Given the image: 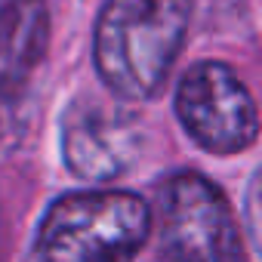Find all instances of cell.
Wrapping results in <instances>:
<instances>
[{
  "label": "cell",
  "instance_id": "1",
  "mask_svg": "<svg viewBox=\"0 0 262 262\" xmlns=\"http://www.w3.org/2000/svg\"><path fill=\"white\" fill-rule=\"evenodd\" d=\"M188 0H108L96 22L93 59L102 83L123 102L161 93L182 50Z\"/></svg>",
  "mask_w": 262,
  "mask_h": 262
},
{
  "label": "cell",
  "instance_id": "2",
  "mask_svg": "<svg viewBox=\"0 0 262 262\" xmlns=\"http://www.w3.org/2000/svg\"><path fill=\"white\" fill-rule=\"evenodd\" d=\"M148 228V204L136 194L74 191L43 213L31 262H133Z\"/></svg>",
  "mask_w": 262,
  "mask_h": 262
},
{
  "label": "cell",
  "instance_id": "3",
  "mask_svg": "<svg viewBox=\"0 0 262 262\" xmlns=\"http://www.w3.org/2000/svg\"><path fill=\"white\" fill-rule=\"evenodd\" d=\"M164 253L176 262H247L225 194L198 173H176L158 194Z\"/></svg>",
  "mask_w": 262,
  "mask_h": 262
},
{
  "label": "cell",
  "instance_id": "4",
  "mask_svg": "<svg viewBox=\"0 0 262 262\" xmlns=\"http://www.w3.org/2000/svg\"><path fill=\"white\" fill-rule=\"evenodd\" d=\"M176 114L185 133L210 155H237L253 145L259 114L241 77L219 62L194 65L176 90Z\"/></svg>",
  "mask_w": 262,
  "mask_h": 262
},
{
  "label": "cell",
  "instance_id": "5",
  "mask_svg": "<svg viewBox=\"0 0 262 262\" xmlns=\"http://www.w3.org/2000/svg\"><path fill=\"white\" fill-rule=\"evenodd\" d=\"M142 123L120 102L77 96L62 114V158L83 182H111L136 164Z\"/></svg>",
  "mask_w": 262,
  "mask_h": 262
},
{
  "label": "cell",
  "instance_id": "6",
  "mask_svg": "<svg viewBox=\"0 0 262 262\" xmlns=\"http://www.w3.org/2000/svg\"><path fill=\"white\" fill-rule=\"evenodd\" d=\"M50 47V10L43 0H7L0 7V99H16Z\"/></svg>",
  "mask_w": 262,
  "mask_h": 262
},
{
  "label": "cell",
  "instance_id": "7",
  "mask_svg": "<svg viewBox=\"0 0 262 262\" xmlns=\"http://www.w3.org/2000/svg\"><path fill=\"white\" fill-rule=\"evenodd\" d=\"M247 231L262 253V170L253 173L250 188H247Z\"/></svg>",
  "mask_w": 262,
  "mask_h": 262
}]
</instances>
